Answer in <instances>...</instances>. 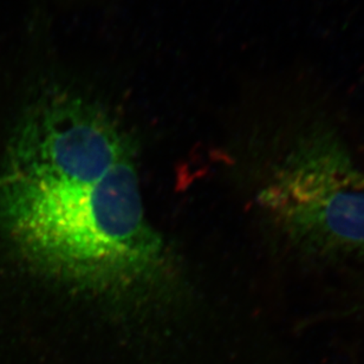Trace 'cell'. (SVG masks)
<instances>
[{"label":"cell","instance_id":"obj_1","mask_svg":"<svg viewBox=\"0 0 364 364\" xmlns=\"http://www.w3.org/2000/svg\"><path fill=\"white\" fill-rule=\"evenodd\" d=\"M0 225L43 272L87 290L134 287L161 267L129 139L67 89L46 92L21 121L0 180Z\"/></svg>","mask_w":364,"mask_h":364},{"label":"cell","instance_id":"obj_2","mask_svg":"<svg viewBox=\"0 0 364 364\" xmlns=\"http://www.w3.org/2000/svg\"><path fill=\"white\" fill-rule=\"evenodd\" d=\"M258 199L298 252L364 260V167L331 127L310 123L292 134Z\"/></svg>","mask_w":364,"mask_h":364}]
</instances>
